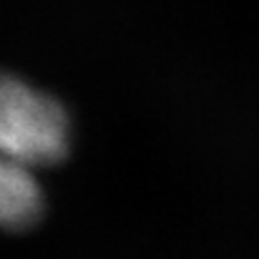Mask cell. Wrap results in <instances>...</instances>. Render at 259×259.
Segmentation results:
<instances>
[{"mask_svg":"<svg viewBox=\"0 0 259 259\" xmlns=\"http://www.w3.org/2000/svg\"><path fill=\"white\" fill-rule=\"evenodd\" d=\"M68 151V113L63 103L0 71V159L25 169L56 164Z\"/></svg>","mask_w":259,"mask_h":259,"instance_id":"cell-1","label":"cell"},{"mask_svg":"<svg viewBox=\"0 0 259 259\" xmlns=\"http://www.w3.org/2000/svg\"><path fill=\"white\" fill-rule=\"evenodd\" d=\"M43 191L30 169L0 159V227L25 229L40 219Z\"/></svg>","mask_w":259,"mask_h":259,"instance_id":"cell-2","label":"cell"}]
</instances>
